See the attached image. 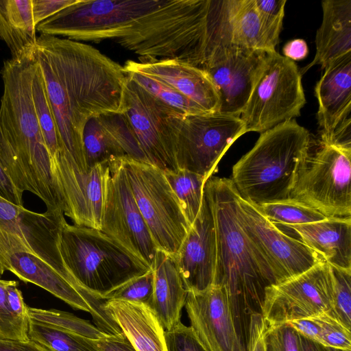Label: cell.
Returning <instances> with one entry per match:
<instances>
[{
  "label": "cell",
  "mask_w": 351,
  "mask_h": 351,
  "mask_svg": "<svg viewBox=\"0 0 351 351\" xmlns=\"http://www.w3.org/2000/svg\"><path fill=\"white\" fill-rule=\"evenodd\" d=\"M56 122L60 152L82 171L83 131L91 117L124 111L123 66L94 47L40 34L33 48Z\"/></svg>",
  "instance_id": "obj_1"
},
{
  "label": "cell",
  "mask_w": 351,
  "mask_h": 351,
  "mask_svg": "<svg viewBox=\"0 0 351 351\" xmlns=\"http://www.w3.org/2000/svg\"><path fill=\"white\" fill-rule=\"evenodd\" d=\"M35 64L33 49L3 62L0 162L21 191L38 196L47 210L64 213V200L32 98Z\"/></svg>",
  "instance_id": "obj_2"
},
{
  "label": "cell",
  "mask_w": 351,
  "mask_h": 351,
  "mask_svg": "<svg viewBox=\"0 0 351 351\" xmlns=\"http://www.w3.org/2000/svg\"><path fill=\"white\" fill-rule=\"evenodd\" d=\"M204 192L215 228L216 264L213 285L225 291L237 333L247 348L251 316L262 314L265 290L275 282L240 223L238 193L232 180L210 177L205 183Z\"/></svg>",
  "instance_id": "obj_3"
},
{
  "label": "cell",
  "mask_w": 351,
  "mask_h": 351,
  "mask_svg": "<svg viewBox=\"0 0 351 351\" xmlns=\"http://www.w3.org/2000/svg\"><path fill=\"white\" fill-rule=\"evenodd\" d=\"M310 146L308 131L294 119L261 133L232 167L239 195L254 206L289 199Z\"/></svg>",
  "instance_id": "obj_4"
},
{
  "label": "cell",
  "mask_w": 351,
  "mask_h": 351,
  "mask_svg": "<svg viewBox=\"0 0 351 351\" xmlns=\"http://www.w3.org/2000/svg\"><path fill=\"white\" fill-rule=\"evenodd\" d=\"M210 0H165L115 41L141 60L175 59L202 68Z\"/></svg>",
  "instance_id": "obj_5"
},
{
  "label": "cell",
  "mask_w": 351,
  "mask_h": 351,
  "mask_svg": "<svg viewBox=\"0 0 351 351\" xmlns=\"http://www.w3.org/2000/svg\"><path fill=\"white\" fill-rule=\"evenodd\" d=\"M59 250L78 285L103 301L112 290L151 270L101 230L66 221L61 228Z\"/></svg>",
  "instance_id": "obj_6"
},
{
  "label": "cell",
  "mask_w": 351,
  "mask_h": 351,
  "mask_svg": "<svg viewBox=\"0 0 351 351\" xmlns=\"http://www.w3.org/2000/svg\"><path fill=\"white\" fill-rule=\"evenodd\" d=\"M167 123L178 169L206 180L232 143L245 133L240 117L219 112L185 114L171 108Z\"/></svg>",
  "instance_id": "obj_7"
},
{
  "label": "cell",
  "mask_w": 351,
  "mask_h": 351,
  "mask_svg": "<svg viewBox=\"0 0 351 351\" xmlns=\"http://www.w3.org/2000/svg\"><path fill=\"white\" fill-rule=\"evenodd\" d=\"M165 0H76L36 29L40 34L75 41L116 40Z\"/></svg>",
  "instance_id": "obj_8"
},
{
  "label": "cell",
  "mask_w": 351,
  "mask_h": 351,
  "mask_svg": "<svg viewBox=\"0 0 351 351\" xmlns=\"http://www.w3.org/2000/svg\"><path fill=\"white\" fill-rule=\"evenodd\" d=\"M121 160L155 245L175 257L190 226L164 172L130 157H121Z\"/></svg>",
  "instance_id": "obj_9"
},
{
  "label": "cell",
  "mask_w": 351,
  "mask_h": 351,
  "mask_svg": "<svg viewBox=\"0 0 351 351\" xmlns=\"http://www.w3.org/2000/svg\"><path fill=\"white\" fill-rule=\"evenodd\" d=\"M305 104L302 75L295 62L276 51H269L240 118L245 133L261 134L299 117Z\"/></svg>",
  "instance_id": "obj_10"
},
{
  "label": "cell",
  "mask_w": 351,
  "mask_h": 351,
  "mask_svg": "<svg viewBox=\"0 0 351 351\" xmlns=\"http://www.w3.org/2000/svg\"><path fill=\"white\" fill-rule=\"evenodd\" d=\"M350 180L351 152L319 143L309 154L289 199L327 217H351Z\"/></svg>",
  "instance_id": "obj_11"
},
{
  "label": "cell",
  "mask_w": 351,
  "mask_h": 351,
  "mask_svg": "<svg viewBox=\"0 0 351 351\" xmlns=\"http://www.w3.org/2000/svg\"><path fill=\"white\" fill-rule=\"evenodd\" d=\"M108 164L100 230L152 269L158 248L136 203L121 158Z\"/></svg>",
  "instance_id": "obj_12"
},
{
  "label": "cell",
  "mask_w": 351,
  "mask_h": 351,
  "mask_svg": "<svg viewBox=\"0 0 351 351\" xmlns=\"http://www.w3.org/2000/svg\"><path fill=\"white\" fill-rule=\"evenodd\" d=\"M334 278L325 261L281 283L268 287L262 315L267 328L330 311L334 306Z\"/></svg>",
  "instance_id": "obj_13"
},
{
  "label": "cell",
  "mask_w": 351,
  "mask_h": 351,
  "mask_svg": "<svg viewBox=\"0 0 351 351\" xmlns=\"http://www.w3.org/2000/svg\"><path fill=\"white\" fill-rule=\"evenodd\" d=\"M237 215L243 231L268 268L275 285L324 261L300 239L287 235L238 194Z\"/></svg>",
  "instance_id": "obj_14"
},
{
  "label": "cell",
  "mask_w": 351,
  "mask_h": 351,
  "mask_svg": "<svg viewBox=\"0 0 351 351\" xmlns=\"http://www.w3.org/2000/svg\"><path fill=\"white\" fill-rule=\"evenodd\" d=\"M266 53L230 44L210 55L202 69L218 92L219 112L240 117L263 72Z\"/></svg>",
  "instance_id": "obj_15"
},
{
  "label": "cell",
  "mask_w": 351,
  "mask_h": 351,
  "mask_svg": "<svg viewBox=\"0 0 351 351\" xmlns=\"http://www.w3.org/2000/svg\"><path fill=\"white\" fill-rule=\"evenodd\" d=\"M324 69L314 90L319 143L351 152V53Z\"/></svg>",
  "instance_id": "obj_16"
},
{
  "label": "cell",
  "mask_w": 351,
  "mask_h": 351,
  "mask_svg": "<svg viewBox=\"0 0 351 351\" xmlns=\"http://www.w3.org/2000/svg\"><path fill=\"white\" fill-rule=\"evenodd\" d=\"M134 82L127 80L124 111L147 162L162 171H176L172 141L167 123L171 109Z\"/></svg>",
  "instance_id": "obj_17"
},
{
  "label": "cell",
  "mask_w": 351,
  "mask_h": 351,
  "mask_svg": "<svg viewBox=\"0 0 351 351\" xmlns=\"http://www.w3.org/2000/svg\"><path fill=\"white\" fill-rule=\"evenodd\" d=\"M53 168L64 200V215L75 225L100 230L106 188L110 175L108 162L88 171L80 169L73 161L58 154Z\"/></svg>",
  "instance_id": "obj_18"
},
{
  "label": "cell",
  "mask_w": 351,
  "mask_h": 351,
  "mask_svg": "<svg viewBox=\"0 0 351 351\" xmlns=\"http://www.w3.org/2000/svg\"><path fill=\"white\" fill-rule=\"evenodd\" d=\"M184 306L190 327L206 351H246L221 287L213 285L201 292L187 291Z\"/></svg>",
  "instance_id": "obj_19"
},
{
  "label": "cell",
  "mask_w": 351,
  "mask_h": 351,
  "mask_svg": "<svg viewBox=\"0 0 351 351\" xmlns=\"http://www.w3.org/2000/svg\"><path fill=\"white\" fill-rule=\"evenodd\" d=\"M173 258L187 291L201 292L213 286L216 236L213 213L204 192L199 214Z\"/></svg>",
  "instance_id": "obj_20"
},
{
  "label": "cell",
  "mask_w": 351,
  "mask_h": 351,
  "mask_svg": "<svg viewBox=\"0 0 351 351\" xmlns=\"http://www.w3.org/2000/svg\"><path fill=\"white\" fill-rule=\"evenodd\" d=\"M83 148L88 170L121 157L147 162L124 112H108L90 118L83 131Z\"/></svg>",
  "instance_id": "obj_21"
},
{
  "label": "cell",
  "mask_w": 351,
  "mask_h": 351,
  "mask_svg": "<svg viewBox=\"0 0 351 351\" xmlns=\"http://www.w3.org/2000/svg\"><path fill=\"white\" fill-rule=\"evenodd\" d=\"M123 69L162 81L206 112H219L218 92L208 73L200 67L178 60L161 58L128 60Z\"/></svg>",
  "instance_id": "obj_22"
},
{
  "label": "cell",
  "mask_w": 351,
  "mask_h": 351,
  "mask_svg": "<svg viewBox=\"0 0 351 351\" xmlns=\"http://www.w3.org/2000/svg\"><path fill=\"white\" fill-rule=\"evenodd\" d=\"M66 221L62 211L38 213L0 196V223L31 245L41 256L64 267L59 250L60 231Z\"/></svg>",
  "instance_id": "obj_23"
},
{
  "label": "cell",
  "mask_w": 351,
  "mask_h": 351,
  "mask_svg": "<svg viewBox=\"0 0 351 351\" xmlns=\"http://www.w3.org/2000/svg\"><path fill=\"white\" fill-rule=\"evenodd\" d=\"M283 226L330 265L351 271V217Z\"/></svg>",
  "instance_id": "obj_24"
},
{
  "label": "cell",
  "mask_w": 351,
  "mask_h": 351,
  "mask_svg": "<svg viewBox=\"0 0 351 351\" xmlns=\"http://www.w3.org/2000/svg\"><path fill=\"white\" fill-rule=\"evenodd\" d=\"M103 307L136 351H167L165 330L147 305L121 300H108Z\"/></svg>",
  "instance_id": "obj_25"
},
{
  "label": "cell",
  "mask_w": 351,
  "mask_h": 351,
  "mask_svg": "<svg viewBox=\"0 0 351 351\" xmlns=\"http://www.w3.org/2000/svg\"><path fill=\"white\" fill-rule=\"evenodd\" d=\"M322 21L315 36V56L300 71L302 75L316 64L324 69L332 61L351 53V0L322 1Z\"/></svg>",
  "instance_id": "obj_26"
},
{
  "label": "cell",
  "mask_w": 351,
  "mask_h": 351,
  "mask_svg": "<svg viewBox=\"0 0 351 351\" xmlns=\"http://www.w3.org/2000/svg\"><path fill=\"white\" fill-rule=\"evenodd\" d=\"M152 270L154 291L149 307L164 330H168L181 322L187 291L172 256L158 250Z\"/></svg>",
  "instance_id": "obj_27"
},
{
  "label": "cell",
  "mask_w": 351,
  "mask_h": 351,
  "mask_svg": "<svg viewBox=\"0 0 351 351\" xmlns=\"http://www.w3.org/2000/svg\"><path fill=\"white\" fill-rule=\"evenodd\" d=\"M36 31L32 0H0V39L10 50L12 58L33 49Z\"/></svg>",
  "instance_id": "obj_28"
},
{
  "label": "cell",
  "mask_w": 351,
  "mask_h": 351,
  "mask_svg": "<svg viewBox=\"0 0 351 351\" xmlns=\"http://www.w3.org/2000/svg\"><path fill=\"white\" fill-rule=\"evenodd\" d=\"M231 43L239 47L274 51L263 34L254 0H229Z\"/></svg>",
  "instance_id": "obj_29"
},
{
  "label": "cell",
  "mask_w": 351,
  "mask_h": 351,
  "mask_svg": "<svg viewBox=\"0 0 351 351\" xmlns=\"http://www.w3.org/2000/svg\"><path fill=\"white\" fill-rule=\"evenodd\" d=\"M18 285L16 280L0 279V339H29V307Z\"/></svg>",
  "instance_id": "obj_30"
},
{
  "label": "cell",
  "mask_w": 351,
  "mask_h": 351,
  "mask_svg": "<svg viewBox=\"0 0 351 351\" xmlns=\"http://www.w3.org/2000/svg\"><path fill=\"white\" fill-rule=\"evenodd\" d=\"M301 336L322 346L351 350L350 329L330 311L287 322Z\"/></svg>",
  "instance_id": "obj_31"
},
{
  "label": "cell",
  "mask_w": 351,
  "mask_h": 351,
  "mask_svg": "<svg viewBox=\"0 0 351 351\" xmlns=\"http://www.w3.org/2000/svg\"><path fill=\"white\" fill-rule=\"evenodd\" d=\"M163 172L191 227L199 214L206 180L187 170Z\"/></svg>",
  "instance_id": "obj_32"
},
{
  "label": "cell",
  "mask_w": 351,
  "mask_h": 351,
  "mask_svg": "<svg viewBox=\"0 0 351 351\" xmlns=\"http://www.w3.org/2000/svg\"><path fill=\"white\" fill-rule=\"evenodd\" d=\"M28 337L51 351H99L88 338L31 319Z\"/></svg>",
  "instance_id": "obj_33"
},
{
  "label": "cell",
  "mask_w": 351,
  "mask_h": 351,
  "mask_svg": "<svg viewBox=\"0 0 351 351\" xmlns=\"http://www.w3.org/2000/svg\"><path fill=\"white\" fill-rule=\"evenodd\" d=\"M32 90L33 101L42 134L53 162L60 152L59 138L43 77L36 61L33 72Z\"/></svg>",
  "instance_id": "obj_34"
},
{
  "label": "cell",
  "mask_w": 351,
  "mask_h": 351,
  "mask_svg": "<svg viewBox=\"0 0 351 351\" xmlns=\"http://www.w3.org/2000/svg\"><path fill=\"white\" fill-rule=\"evenodd\" d=\"M28 315L31 319L51 324L88 339H104L110 337L89 321L67 312L29 307Z\"/></svg>",
  "instance_id": "obj_35"
},
{
  "label": "cell",
  "mask_w": 351,
  "mask_h": 351,
  "mask_svg": "<svg viewBox=\"0 0 351 351\" xmlns=\"http://www.w3.org/2000/svg\"><path fill=\"white\" fill-rule=\"evenodd\" d=\"M125 72L129 79L149 95L171 108L185 114L206 112L162 81L136 71H125Z\"/></svg>",
  "instance_id": "obj_36"
},
{
  "label": "cell",
  "mask_w": 351,
  "mask_h": 351,
  "mask_svg": "<svg viewBox=\"0 0 351 351\" xmlns=\"http://www.w3.org/2000/svg\"><path fill=\"white\" fill-rule=\"evenodd\" d=\"M255 206L275 225L304 224L330 218L314 208L291 199Z\"/></svg>",
  "instance_id": "obj_37"
},
{
  "label": "cell",
  "mask_w": 351,
  "mask_h": 351,
  "mask_svg": "<svg viewBox=\"0 0 351 351\" xmlns=\"http://www.w3.org/2000/svg\"><path fill=\"white\" fill-rule=\"evenodd\" d=\"M261 28L272 50L279 42L287 0H254Z\"/></svg>",
  "instance_id": "obj_38"
},
{
  "label": "cell",
  "mask_w": 351,
  "mask_h": 351,
  "mask_svg": "<svg viewBox=\"0 0 351 351\" xmlns=\"http://www.w3.org/2000/svg\"><path fill=\"white\" fill-rule=\"evenodd\" d=\"M154 291V272L134 277L104 297V300H121L150 306Z\"/></svg>",
  "instance_id": "obj_39"
},
{
  "label": "cell",
  "mask_w": 351,
  "mask_h": 351,
  "mask_svg": "<svg viewBox=\"0 0 351 351\" xmlns=\"http://www.w3.org/2000/svg\"><path fill=\"white\" fill-rule=\"evenodd\" d=\"M331 266V265H330ZM334 278V306L331 313L351 328V271L331 266Z\"/></svg>",
  "instance_id": "obj_40"
},
{
  "label": "cell",
  "mask_w": 351,
  "mask_h": 351,
  "mask_svg": "<svg viewBox=\"0 0 351 351\" xmlns=\"http://www.w3.org/2000/svg\"><path fill=\"white\" fill-rule=\"evenodd\" d=\"M267 351H302L300 335L287 324L267 328Z\"/></svg>",
  "instance_id": "obj_41"
},
{
  "label": "cell",
  "mask_w": 351,
  "mask_h": 351,
  "mask_svg": "<svg viewBox=\"0 0 351 351\" xmlns=\"http://www.w3.org/2000/svg\"><path fill=\"white\" fill-rule=\"evenodd\" d=\"M164 336L167 351H206L192 328L182 322L165 330Z\"/></svg>",
  "instance_id": "obj_42"
},
{
  "label": "cell",
  "mask_w": 351,
  "mask_h": 351,
  "mask_svg": "<svg viewBox=\"0 0 351 351\" xmlns=\"http://www.w3.org/2000/svg\"><path fill=\"white\" fill-rule=\"evenodd\" d=\"M19 252H27L37 254L46 259L31 245L8 230L0 223V278L5 271L9 269L10 256Z\"/></svg>",
  "instance_id": "obj_43"
},
{
  "label": "cell",
  "mask_w": 351,
  "mask_h": 351,
  "mask_svg": "<svg viewBox=\"0 0 351 351\" xmlns=\"http://www.w3.org/2000/svg\"><path fill=\"white\" fill-rule=\"evenodd\" d=\"M75 1L32 0L33 18L36 27L62 9L73 4Z\"/></svg>",
  "instance_id": "obj_44"
},
{
  "label": "cell",
  "mask_w": 351,
  "mask_h": 351,
  "mask_svg": "<svg viewBox=\"0 0 351 351\" xmlns=\"http://www.w3.org/2000/svg\"><path fill=\"white\" fill-rule=\"evenodd\" d=\"M266 325L262 314L251 316L246 351H267L265 339Z\"/></svg>",
  "instance_id": "obj_45"
},
{
  "label": "cell",
  "mask_w": 351,
  "mask_h": 351,
  "mask_svg": "<svg viewBox=\"0 0 351 351\" xmlns=\"http://www.w3.org/2000/svg\"><path fill=\"white\" fill-rule=\"evenodd\" d=\"M23 194L0 162V196L14 204L23 206Z\"/></svg>",
  "instance_id": "obj_46"
},
{
  "label": "cell",
  "mask_w": 351,
  "mask_h": 351,
  "mask_svg": "<svg viewBox=\"0 0 351 351\" xmlns=\"http://www.w3.org/2000/svg\"><path fill=\"white\" fill-rule=\"evenodd\" d=\"M89 341L99 351H136L132 343L124 335L110 336L104 339H90Z\"/></svg>",
  "instance_id": "obj_47"
},
{
  "label": "cell",
  "mask_w": 351,
  "mask_h": 351,
  "mask_svg": "<svg viewBox=\"0 0 351 351\" xmlns=\"http://www.w3.org/2000/svg\"><path fill=\"white\" fill-rule=\"evenodd\" d=\"M0 351H51L31 340L0 339Z\"/></svg>",
  "instance_id": "obj_48"
},
{
  "label": "cell",
  "mask_w": 351,
  "mask_h": 351,
  "mask_svg": "<svg viewBox=\"0 0 351 351\" xmlns=\"http://www.w3.org/2000/svg\"><path fill=\"white\" fill-rule=\"evenodd\" d=\"M283 56L292 61L304 59L308 53V47L306 41L296 38L287 42L282 48Z\"/></svg>",
  "instance_id": "obj_49"
},
{
  "label": "cell",
  "mask_w": 351,
  "mask_h": 351,
  "mask_svg": "<svg viewBox=\"0 0 351 351\" xmlns=\"http://www.w3.org/2000/svg\"><path fill=\"white\" fill-rule=\"evenodd\" d=\"M302 351H322L321 345L300 335Z\"/></svg>",
  "instance_id": "obj_50"
},
{
  "label": "cell",
  "mask_w": 351,
  "mask_h": 351,
  "mask_svg": "<svg viewBox=\"0 0 351 351\" xmlns=\"http://www.w3.org/2000/svg\"><path fill=\"white\" fill-rule=\"evenodd\" d=\"M322 351H351V350H345V349H340V348H332V347H326V346H322Z\"/></svg>",
  "instance_id": "obj_51"
}]
</instances>
